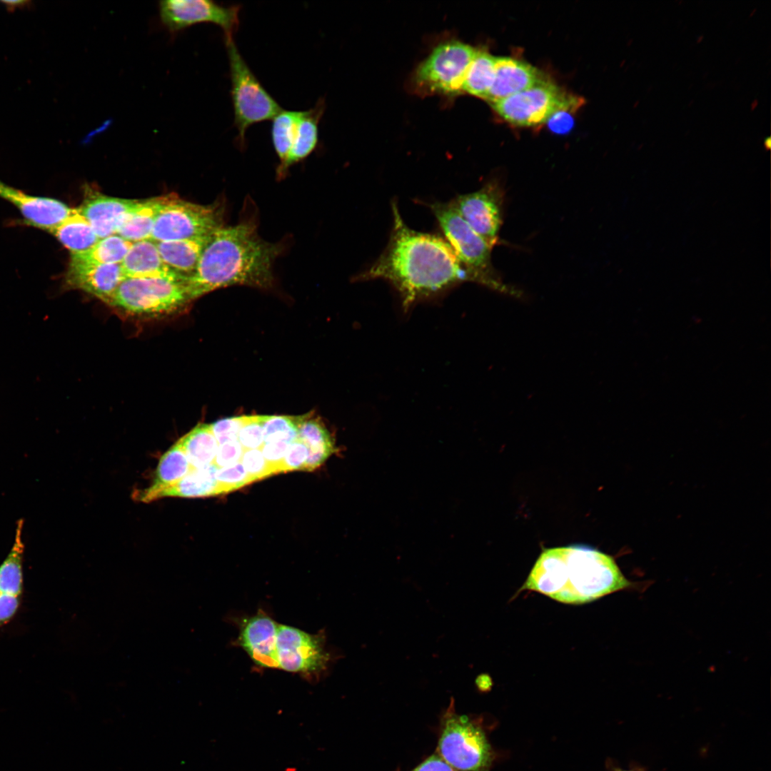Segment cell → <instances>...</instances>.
Segmentation results:
<instances>
[{"label": "cell", "mask_w": 771, "mask_h": 771, "mask_svg": "<svg viewBox=\"0 0 771 771\" xmlns=\"http://www.w3.org/2000/svg\"><path fill=\"white\" fill-rule=\"evenodd\" d=\"M393 228L381 255L356 279H383L399 293L405 311L463 282L478 283L442 237L410 228L393 201Z\"/></svg>", "instance_id": "6da1fadb"}, {"label": "cell", "mask_w": 771, "mask_h": 771, "mask_svg": "<svg viewBox=\"0 0 771 771\" xmlns=\"http://www.w3.org/2000/svg\"><path fill=\"white\" fill-rule=\"evenodd\" d=\"M282 251L280 243L259 236L253 221L222 226L211 233L196 269L183 281L189 300L233 286L270 288L273 264Z\"/></svg>", "instance_id": "7a4b0ae2"}, {"label": "cell", "mask_w": 771, "mask_h": 771, "mask_svg": "<svg viewBox=\"0 0 771 771\" xmlns=\"http://www.w3.org/2000/svg\"><path fill=\"white\" fill-rule=\"evenodd\" d=\"M632 585L613 558L585 545L544 550L521 590L580 605Z\"/></svg>", "instance_id": "3957f363"}, {"label": "cell", "mask_w": 771, "mask_h": 771, "mask_svg": "<svg viewBox=\"0 0 771 771\" xmlns=\"http://www.w3.org/2000/svg\"><path fill=\"white\" fill-rule=\"evenodd\" d=\"M438 223L462 264L477 278L478 283L502 294L521 298L522 292L509 286L496 273L491 262L493 246L464 221L451 201L429 204Z\"/></svg>", "instance_id": "277c9868"}, {"label": "cell", "mask_w": 771, "mask_h": 771, "mask_svg": "<svg viewBox=\"0 0 771 771\" xmlns=\"http://www.w3.org/2000/svg\"><path fill=\"white\" fill-rule=\"evenodd\" d=\"M455 771H490L494 752L478 721L455 710L450 697L440 715V734L435 752Z\"/></svg>", "instance_id": "5b68a950"}, {"label": "cell", "mask_w": 771, "mask_h": 771, "mask_svg": "<svg viewBox=\"0 0 771 771\" xmlns=\"http://www.w3.org/2000/svg\"><path fill=\"white\" fill-rule=\"evenodd\" d=\"M230 78L234 125L238 138L244 144L248 128L273 119L283 109L266 91L240 54L233 38L225 39Z\"/></svg>", "instance_id": "8992f818"}, {"label": "cell", "mask_w": 771, "mask_h": 771, "mask_svg": "<svg viewBox=\"0 0 771 771\" xmlns=\"http://www.w3.org/2000/svg\"><path fill=\"white\" fill-rule=\"evenodd\" d=\"M223 218L221 203L201 205L175 194L163 196L151 239L159 242L208 236L224 225Z\"/></svg>", "instance_id": "52a82bcc"}, {"label": "cell", "mask_w": 771, "mask_h": 771, "mask_svg": "<svg viewBox=\"0 0 771 771\" xmlns=\"http://www.w3.org/2000/svg\"><path fill=\"white\" fill-rule=\"evenodd\" d=\"M191 301L183 283L160 278H124L108 304L131 314H171Z\"/></svg>", "instance_id": "ba28073f"}, {"label": "cell", "mask_w": 771, "mask_h": 771, "mask_svg": "<svg viewBox=\"0 0 771 771\" xmlns=\"http://www.w3.org/2000/svg\"><path fill=\"white\" fill-rule=\"evenodd\" d=\"M581 101L553 83L541 80L532 87L491 104L507 122L520 126L541 124L556 112L576 109Z\"/></svg>", "instance_id": "9c48e42d"}, {"label": "cell", "mask_w": 771, "mask_h": 771, "mask_svg": "<svg viewBox=\"0 0 771 771\" xmlns=\"http://www.w3.org/2000/svg\"><path fill=\"white\" fill-rule=\"evenodd\" d=\"M475 53V49L458 41L439 44L416 69V86L427 93L460 92L466 71Z\"/></svg>", "instance_id": "30bf717a"}, {"label": "cell", "mask_w": 771, "mask_h": 771, "mask_svg": "<svg viewBox=\"0 0 771 771\" xmlns=\"http://www.w3.org/2000/svg\"><path fill=\"white\" fill-rule=\"evenodd\" d=\"M239 5H220L210 0H164L158 3L160 19L171 34L201 23L220 26L225 39L233 38L239 24Z\"/></svg>", "instance_id": "8fae6325"}, {"label": "cell", "mask_w": 771, "mask_h": 771, "mask_svg": "<svg viewBox=\"0 0 771 771\" xmlns=\"http://www.w3.org/2000/svg\"><path fill=\"white\" fill-rule=\"evenodd\" d=\"M276 647L278 668L290 672H321L331 659L321 635L287 625H278Z\"/></svg>", "instance_id": "7c38bea8"}, {"label": "cell", "mask_w": 771, "mask_h": 771, "mask_svg": "<svg viewBox=\"0 0 771 771\" xmlns=\"http://www.w3.org/2000/svg\"><path fill=\"white\" fill-rule=\"evenodd\" d=\"M504 191L498 181H490L473 193L450 201L470 228L493 247L503 223Z\"/></svg>", "instance_id": "4fadbf2b"}, {"label": "cell", "mask_w": 771, "mask_h": 771, "mask_svg": "<svg viewBox=\"0 0 771 771\" xmlns=\"http://www.w3.org/2000/svg\"><path fill=\"white\" fill-rule=\"evenodd\" d=\"M0 198L14 206L27 224L49 233L74 211L59 200L26 193L1 180Z\"/></svg>", "instance_id": "5bb4252c"}, {"label": "cell", "mask_w": 771, "mask_h": 771, "mask_svg": "<svg viewBox=\"0 0 771 771\" xmlns=\"http://www.w3.org/2000/svg\"><path fill=\"white\" fill-rule=\"evenodd\" d=\"M278 625L262 612L245 619L241 625L239 645L261 667L278 668L276 647Z\"/></svg>", "instance_id": "9a60e30c"}, {"label": "cell", "mask_w": 771, "mask_h": 771, "mask_svg": "<svg viewBox=\"0 0 771 771\" xmlns=\"http://www.w3.org/2000/svg\"><path fill=\"white\" fill-rule=\"evenodd\" d=\"M124 278L121 264H93L69 261L64 286L69 289L86 292L108 303Z\"/></svg>", "instance_id": "2e32d148"}, {"label": "cell", "mask_w": 771, "mask_h": 771, "mask_svg": "<svg viewBox=\"0 0 771 771\" xmlns=\"http://www.w3.org/2000/svg\"><path fill=\"white\" fill-rule=\"evenodd\" d=\"M138 200L106 196L91 191L78 208L99 238L116 234Z\"/></svg>", "instance_id": "e0dca14e"}, {"label": "cell", "mask_w": 771, "mask_h": 771, "mask_svg": "<svg viewBox=\"0 0 771 771\" xmlns=\"http://www.w3.org/2000/svg\"><path fill=\"white\" fill-rule=\"evenodd\" d=\"M24 521L19 520L13 546L0 565V625L16 613L23 590L22 561L24 545L22 540Z\"/></svg>", "instance_id": "ac0fdd59"}, {"label": "cell", "mask_w": 771, "mask_h": 771, "mask_svg": "<svg viewBox=\"0 0 771 771\" xmlns=\"http://www.w3.org/2000/svg\"><path fill=\"white\" fill-rule=\"evenodd\" d=\"M543 80L538 69L510 57H496L493 84L485 98L491 104L529 89Z\"/></svg>", "instance_id": "d6986e66"}, {"label": "cell", "mask_w": 771, "mask_h": 771, "mask_svg": "<svg viewBox=\"0 0 771 771\" xmlns=\"http://www.w3.org/2000/svg\"><path fill=\"white\" fill-rule=\"evenodd\" d=\"M124 278H160L184 279L162 260L156 243L151 239L133 243L121 263Z\"/></svg>", "instance_id": "ffe728a7"}, {"label": "cell", "mask_w": 771, "mask_h": 771, "mask_svg": "<svg viewBox=\"0 0 771 771\" xmlns=\"http://www.w3.org/2000/svg\"><path fill=\"white\" fill-rule=\"evenodd\" d=\"M193 469L180 438L161 456L152 484L138 491L136 500L143 503L157 500L162 491L176 485Z\"/></svg>", "instance_id": "44dd1931"}, {"label": "cell", "mask_w": 771, "mask_h": 771, "mask_svg": "<svg viewBox=\"0 0 771 771\" xmlns=\"http://www.w3.org/2000/svg\"><path fill=\"white\" fill-rule=\"evenodd\" d=\"M324 109L325 102L321 99L314 107L302 111L289 154L284 164L277 169L278 177H283L291 166L303 161L315 150L318 142L319 123Z\"/></svg>", "instance_id": "7402d4cb"}, {"label": "cell", "mask_w": 771, "mask_h": 771, "mask_svg": "<svg viewBox=\"0 0 771 771\" xmlns=\"http://www.w3.org/2000/svg\"><path fill=\"white\" fill-rule=\"evenodd\" d=\"M211 235L156 243L163 262L185 281L196 269Z\"/></svg>", "instance_id": "603a6c76"}, {"label": "cell", "mask_w": 771, "mask_h": 771, "mask_svg": "<svg viewBox=\"0 0 771 771\" xmlns=\"http://www.w3.org/2000/svg\"><path fill=\"white\" fill-rule=\"evenodd\" d=\"M70 252V255L84 253L99 239L87 219L78 208L50 232Z\"/></svg>", "instance_id": "cb8c5ba5"}, {"label": "cell", "mask_w": 771, "mask_h": 771, "mask_svg": "<svg viewBox=\"0 0 771 771\" xmlns=\"http://www.w3.org/2000/svg\"><path fill=\"white\" fill-rule=\"evenodd\" d=\"M161 203V196L138 200L116 234L131 243L151 239Z\"/></svg>", "instance_id": "d4e9b609"}, {"label": "cell", "mask_w": 771, "mask_h": 771, "mask_svg": "<svg viewBox=\"0 0 771 771\" xmlns=\"http://www.w3.org/2000/svg\"><path fill=\"white\" fill-rule=\"evenodd\" d=\"M217 469L213 464L194 468L176 485L162 491L157 499L164 497L205 498L219 495L216 478Z\"/></svg>", "instance_id": "484cf974"}, {"label": "cell", "mask_w": 771, "mask_h": 771, "mask_svg": "<svg viewBox=\"0 0 771 771\" xmlns=\"http://www.w3.org/2000/svg\"><path fill=\"white\" fill-rule=\"evenodd\" d=\"M181 439L193 468H201L213 463L219 445L211 424L198 423Z\"/></svg>", "instance_id": "4316f807"}, {"label": "cell", "mask_w": 771, "mask_h": 771, "mask_svg": "<svg viewBox=\"0 0 771 771\" xmlns=\"http://www.w3.org/2000/svg\"><path fill=\"white\" fill-rule=\"evenodd\" d=\"M496 57L476 50L464 77L461 91L485 99L493 84Z\"/></svg>", "instance_id": "83f0119b"}, {"label": "cell", "mask_w": 771, "mask_h": 771, "mask_svg": "<svg viewBox=\"0 0 771 771\" xmlns=\"http://www.w3.org/2000/svg\"><path fill=\"white\" fill-rule=\"evenodd\" d=\"M133 243L117 234L99 238L88 251L70 255V261L93 264H121Z\"/></svg>", "instance_id": "f1b7e54d"}, {"label": "cell", "mask_w": 771, "mask_h": 771, "mask_svg": "<svg viewBox=\"0 0 771 771\" xmlns=\"http://www.w3.org/2000/svg\"><path fill=\"white\" fill-rule=\"evenodd\" d=\"M301 114L302 111L282 109L272 119L271 139L280 161L278 167L284 164L289 154Z\"/></svg>", "instance_id": "f546056e"}, {"label": "cell", "mask_w": 771, "mask_h": 771, "mask_svg": "<svg viewBox=\"0 0 771 771\" xmlns=\"http://www.w3.org/2000/svg\"><path fill=\"white\" fill-rule=\"evenodd\" d=\"M298 439L304 443L310 452L324 451L333 453L337 450L334 440L325 425L311 413L297 416Z\"/></svg>", "instance_id": "4dcf8cb0"}, {"label": "cell", "mask_w": 771, "mask_h": 771, "mask_svg": "<svg viewBox=\"0 0 771 771\" xmlns=\"http://www.w3.org/2000/svg\"><path fill=\"white\" fill-rule=\"evenodd\" d=\"M263 434L264 443L298 440L297 416L264 415Z\"/></svg>", "instance_id": "1f68e13d"}, {"label": "cell", "mask_w": 771, "mask_h": 771, "mask_svg": "<svg viewBox=\"0 0 771 771\" xmlns=\"http://www.w3.org/2000/svg\"><path fill=\"white\" fill-rule=\"evenodd\" d=\"M216 478L219 494L234 491L252 483L241 462L218 468Z\"/></svg>", "instance_id": "d6a6232c"}, {"label": "cell", "mask_w": 771, "mask_h": 771, "mask_svg": "<svg viewBox=\"0 0 771 771\" xmlns=\"http://www.w3.org/2000/svg\"><path fill=\"white\" fill-rule=\"evenodd\" d=\"M264 415H246L240 428L238 440L243 448L260 449L264 443L263 421Z\"/></svg>", "instance_id": "836d02e7"}, {"label": "cell", "mask_w": 771, "mask_h": 771, "mask_svg": "<svg viewBox=\"0 0 771 771\" xmlns=\"http://www.w3.org/2000/svg\"><path fill=\"white\" fill-rule=\"evenodd\" d=\"M241 463L252 483L273 475L261 449L245 450Z\"/></svg>", "instance_id": "e575fe53"}, {"label": "cell", "mask_w": 771, "mask_h": 771, "mask_svg": "<svg viewBox=\"0 0 771 771\" xmlns=\"http://www.w3.org/2000/svg\"><path fill=\"white\" fill-rule=\"evenodd\" d=\"M245 416L230 417L218 420L211 424L218 445L238 440V435Z\"/></svg>", "instance_id": "d590c367"}, {"label": "cell", "mask_w": 771, "mask_h": 771, "mask_svg": "<svg viewBox=\"0 0 771 771\" xmlns=\"http://www.w3.org/2000/svg\"><path fill=\"white\" fill-rule=\"evenodd\" d=\"M308 455V446L299 439L290 443L282 462V473L303 470Z\"/></svg>", "instance_id": "8d00e7d4"}, {"label": "cell", "mask_w": 771, "mask_h": 771, "mask_svg": "<svg viewBox=\"0 0 771 771\" xmlns=\"http://www.w3.org/2000/svg\"><path fill=\"white\" fill-rule=\"evenodd\" d=\"M289 444L285 441L264 443L260 448L273 475L282 473V462Z\"/></svg>", "instance_id": "74e56055"}, {"label": "cell", "mask_w": 771, "mask_h": 771, "mask_svg": "<svg viewBox=\"0 0 771 771\" xmlns=\"http://www.w3.org/2000/svg\"><path fill=\"white\" fill-rule=\"evenodd\" d=\"M243 452L238 440L219 445L213 464L221 468L239 463Z\"/></svg>", "instance_id": "f35d334b"}, {"label": "cell", "mask_w": 771, "mask_h": 771, "mask_svg": "<svg viewBox=\"0 0 771 771\" xmlns=\"http://www.w3.org/2000/svg\"><path fill=\"white\" fill-rule=\"evenodd\" d=\"M400 771V770H397ZM410 771H455L436 752L431 755Z\"/></svg>", "instance_id": "ab89813d"}, {"label": "cell", "mask_w": 771, "mask_h": 771, "mask_svg": "<svg viewBox=\"0 0 771 771\" xmlns=\"http://www.w3.org/2000/svg\"><path fill=\"white\" fill-rule=\"evenodd\" d=\"M568 110H562L555 113L548 120L550 128L555 132L565 133L573 125L571 116L568 113Z\"/></svg>", "instance_id": "60d3db41"}, {"label": "cell", "mask_w": 771, "mask_h": 771, "mask_svg": "<svg viewBox=\"0 0 771 771\" xmlns=\"http://www.w3.org/2000/svg\"><path fill=\"white\" fill-rule=\"evenodd\" d=\"M0 2L4 5L9 12H14L16 9H30L33 6V2L30 0L1 1Z\"/></svg>", "instance_id": "b9f144b4"}, {"label": "cell", "mask_w": 771, "mask_h": 771, "mask_svg": "<svg viewBox=\"0 0 771 771\" xmlns=\"http://www.w3.org/2000/svg\"><path fill=\"white\" fill-rule=\"evenodd\" d=\"M475 683L478 690L484 692L490 689L491 680L488 675L482 674L478 676Z\"/></svg>", "instance_id": "7bdbcfd3"}, {"label": "cell", "mask_w": 771, "mask_h": 771, "mask_svg": "<svg viewBox=\"0 0 771 771\" xmlns=\"http://www.w3.org/2000/svg\"><path fill=\"white\" fill-rule=\"evenodd\" d=\"M615 771H645L640 767H633L629 769H618Z\"/></svg>", "instance_id": "ee69618b"}]
</instances>
